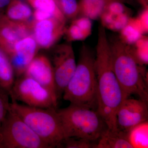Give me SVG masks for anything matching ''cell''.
Wrapping results in <instances>:
<instances>
[{
    "instance_id": "9c48e42d",
    "label": "cell",
    "mask_w": 148,
    "mask_h": 148,
    "mask_svg": "<svg viewBox=\"0 0 148 148\" xmlns=\"http://www.w3.org/2000/svg\"><path fill=\"white\" fill-rule=\"evenodd\" d=\"M148 119V103L140 99L129 97L123 101L117 110V128L127 132L132 127Z\"/></svg>"
},
{
    "instance_id": "5bb4252c",
    "label": "cell",
    "mask_w": 148,
    "mask_h": 148,
    "mask_svg": "<svg viewBox=\"0 0 148 148\" xmlns=\"http://www.w3.org/2000/svg\"><path fill=\"white\" fill-rule=\"evenodd\" d=\"M95 148H133L130 143L127 132L108 128L96 142Z\"/></svg>"
},
{
    "instance_id": "8992f818",
    "label": "cell",
    "mask_w": 148,
    "mask_h": 148,
    "mask_svg": "<svg viewBox=\"0 0 148 148\" xmlns=\"http://www.w3.org/2000/svg\"><path fill=\"white\" fill-rule=\"evenodd\" d=\"M0 148H51L10 109L1 130Z\"/></svg>"
},
{
    "instance_id": "603a6c76",
    "label": "cell",
    "mask_w": 148,
    "mask_h": 148,
    "mask_svg": "<svg viewBox=\"0 0 148 148\" xmlns=\"http://www.w3.org/2000/svg\"><path fill=\"white\" fill-rule=\"evenodd\" d=\"M56 1L59 9L66 19H74L78 16L79 5L77 0Z\"/></svg>"
},
{
    "instance_id": "4fadbf2b",
    "label": "cell",
    "mask_w": 148,
    "mask_h": 148,
    "mask_svg": "<svg viewBox=\"0 0 148 148\" xmlns=\"http://www.w3.org/2000/svg\"><path fill=\"white\" fill-rule=\"evenodd\" d=\"M23 75L35 80L58 99L53 66L51 61L46 56L36 55Z\"/></svg>"
},
{
    "instance_id": "4316f807",
    "label": "cell",
    "mask_w": 148,
    "mask_h": 148,
    "mask_svg": "<svg viewBox=\"0 0 148 148\" xmlns=\"http://www.w3.org/2000/svg\"><path fill=\"white\" fill-rule=\"evenodd\" d=\"M136 20L144 35L147 34L148 32V8H144L143 10L140 12L138 16L136 17Z\"/></svg>"
},
{
    "instance_id": "5b68a950",
    "label": "cell",
    "mask_w": 148,
    "mask_h": 148,
    "mask_svg": "<svg viewBox=\"0 0 148 148\" xmlns=\"http://www.w3.org/2000/svg\"><path fill=\"white\" fill-rule=\"evenodd\" d=\"M10 108L51 148L62 145L64 132L56 109L34 108L16 101L10 103Z\"/></svg>"
},
{
    "instance_id": "e0dca14e",
    "label": "cell",
    "mask_w": 148,
    "mask_h": 148,
    "mask_svg": "<svg viewBox=\"0 0 148 148\" xmlns=\"http://www.w3.org/2000/svg\"><path fill=\"white\" fill-rule=\"evenodd\" d=\"M130 17L131 13H116L106 10L100 19L101 24L105 29L119 32L127 24Z\"/></svg>"
},
{
    "instance_id": "f546056e",
    "label": "cell",
    "mask_w": 148,
    "mask_h": 148,
    "mask_svg": "<svg viewBox=\"0 0 148 148\" xmlns=\"http://www.w3.org/2000/svg\"><path fill=\"white\" fill-rule=\"evenodd\" d=\"M1 14H0V18H1Z\"/></svg>"
},
{
    "instance_id": "44dd1931",
    "label": "cell",
    "mask_w": 148,
    "mask_h": 148,
    "mask_svg": "<svg viewBox=\"0 0 148 148\" xmlns=\"http://www.w3.org/2000/svg\"><path fill=\"white\" fill-rule=\"evenodd\" d=\"M36 10L45 12L51 14L53 18L62 21L67 19L61 12L56 0H28Z\"/></svg>"
},
{
    "instance_id": "6da1fadb",
    "label": "cell",
    "mask_w": 148,
    "mask_h": 148,
    "mask_svg": "<svg viewBox=\"0 0 148 148\" xmlns=\"http://www.w3.org/2000/svg\"><path fill=\"white\" fill-rule=\"evenodd\" d=\"M95 69L97 80V110L112 130H117V110L125 95L112 66L111 52L106 29L101 24L98 29Z\"/></svg>"
},
{
    "instance_id": "83f0119b",
    "label": "cell",
    "mask_w": 148,
    "mask_h": 148,
    "mask_svg": "<svg viewBox=\"0 0 148 148\" xmlns=\"http://www.w3.org/2000/svg\"><path fill=\"white\" fill-rule=\"evenodd\" d=\"M34 20L36 21H41L48 18H53L50 14L38 10H36L34 13Z\"/></svg>"
},
{
    "instance_id": "52a82bcc",
    "label": "cell",
    "mask_w": 148,
    "mask_h": 148,
    "mask_svg": "<svg viewBox=\"0 0 148 148\" xmlns=\"http://www.w3.org/2000/svg\"><path fill=\"white\" fill-rule=\"evenodd\" d=\"M10 96L12 101H20L34 108L56 109L58 104V99L50 91L25 75L15 79Z\"/></svg>"
},
{
    "instance_id": "d6986e66",
    "label": "cell",
    "mask_w": 148,
    "mask_h": 148,
    "mask_svg": "<svg viewBox=\"0 0 148 148\" xmlns=\"http://www.w3.org/2000/svg\"><path fill=\"white\" fill-rule=\"evenodd\" d=\"M32 14V10L27 4L19 0H14L8 6L6 16L13 21L25 22Z\"/></svg>"
},
{
    "instance_id": "2e32d148",
    "label": "cell",
    "mask_w": 148,
    "mask_h": 148,
    "mask_svg": "<svg viewBox=\"0 0 148 148\" xmlns=\"http://www.w3.org/2000/svg\"><path fill=\"white\" fill-rule=\"evenodd\" d=\"M15 75L8 56L0 49V87L9 93L15 80Z\"/></svg>"
},
{
    "instance_id": "8fae6325",
    "label": "cell",
    "mask_w": 148,
    "mask_h": 148,
    "mask_svg": "<svg viewBox=\"0 0 148 148\" xmlns=\"http://www.w3.org/2000/svg\"><path fill=\"white\" fill-rule=\"evenodd\" d=\"M66 23L54 18L32 21L33 36L38 47L48 49L54 45L64 34Z\"/></svg>"
},
{
    "instance_id": "d4e9b609",
    "label": "cell",
    "mask_w": 148,
    "mask_h": 148,
    "mask_svg": "<svg viewBox=\"0 0 148 148\" xmlns=\"http://www.w3.org/2000/svg\"><path fill=\"white\" fill-rule=\"evenodd\" d=\"M9 93L5 89L0 87V140L2 125L10 109Z\"/></svg>"
},
{
    "instance_id": "ffe728a7",
    "label": "cell",
    "mask_w": 148,
    "mask_h": 148,
    "mask_svg": "<svg viewBox=\"0 0 148 148\" xmlns=\"http://www.w3.org/2000/svg\"><path fill=\"white\" fill-rule=\"evenodd\" d=\"M121 40L128 45H132L143 36L142 29L135 18L130 17L127 24L119 32Z\"/></svg>"
},
{
    "instance_id": "484cf974",
    "label": "cell",
    "mask_w": 148,
    "mask_h": 148,
    "mask_svg": "<svg viewBox=\"0 0 148 148\" xmlns=\"http://www.w3.org/2000/svg\"><path fill=\"white\" fill-rule=\"evenodd\" d=\"M63 143L66 148H95L96 143L79 138H69L64 139Z\"/></svg>"
},
{
    "instance_id": "9a60e30c",
    "label": "cell",
    "mask_w": 148,
    "mask_h": 148,
    "mask_svg": "<svg viewBox=\"0 0 148 148\" xmlns=\"http://www.w3.org/2000/svg\"><path fill=\"white\" fill-rule=\"evenodd\" d=\"M114 1L115 0H79L78 16H86L92 20L100 19L109 4Z\"/></svg>"
},
{
    "instance_id": "30bf717a",
    "label": "cell",
    "mask_w": 148,
    "mask_h": 148,
    "mask_svg": "<svg viewBox=\"0 0 148 148\" xmlns=\"http://www.w3.org/2000/svg\"><path fill=\"white\" fill-rule=\"evenodd\" d=\"M33 35L32 21L11 20L6 15L0 18V49L7 54L13 49L16 43L25 37Z\"/></svg>"
},
{
    "instance_id": "ac0fdd59",
    "label": "cell",
    "mask_w": 148,
    "mask_h": 148,
    "mask_svg": "<svg viewBox=\"0 0 148 148\" xmlns=\"http://www.w3.org/2000/svg\"><path fill=\"white\" fill-rule=\"evenodd\" d=\"M130 143L133 148L148 147V122H143L127 132Z\"/></svg>"
},
{
    "instance_id": "cb8c5ba5",
    "label": "cell",
    "mask_w": 148,
    "mask_h": 148,
    "mask_svg": "<svg viewBox=\"0 0 148 148\" xmlns=\"http://www.w3.org/2000/svg\"><path fill=\"white\" fill-rule=\"evenodd\" d=\"M64 34L69 42L82 41L85 40L89 36L73 21H72L69 27L66 28Z\"/></svg>"
},
{
    "instance_id": "7a4b0ae2",
    "label": "cell",
    "mask_w": 148,
    "mask_h": 148,
    "mask_svg": "<svg viewBox=\"0 0 148 148\" xmlns=\"http://www.w3.org/2000/svg\"><path fill=\"white\" fill-rule=\"evenodd\" d=\"M108 40L113 69L125 97L136 95L148 103V74L145 66L137 63L130 45L123 42L119 36H112Z\"/></svg>"
},
{
    "instance_id": "277c9868",
    "label": "cell",
    "mask_w": 148,
    "mask_h": 148,
    "mask_svg": "<svg viewBox=\"0 0 148 148\" xmlns=\"http://www.w3.org/2000/svg\"><path fill=\"white\" fill-rule=\"evenodd\" d=\"M57 112L62 123L64 139L81 138L96 143L108 128L96 109L71 104Z\"/></svg>"
},
{
    "instance_id": "7c38bea8",
    "label": "cell",
    "mask_w": 148,
    "mask_h": 148,
    "mask_svg": "<svg viewBox=\"0 0 148 148\" xmlns=\"http://www.w3.org/2000/svg\"><path fill=\"white\" fill-rule=\"evenodd\" d=\"M38 44L33 35L19 40L7 54L16 78L23 75L29 64L36 55Z\"/></svg>"
},
{
    "instance_id": "f1b7e54d",
    "label": "cell",
    "mask_w": 148,
    "mask_h": 148,
    "mask_svg": "<svg viewBox=\"0 0 148 148\" xmlns=\"http://www.w3.org/2000/svg\"><path fill=\"white\" fill-rule=\"evenodd\" d=\"M123 2H131V0H122Z\"/></svg>"
},
{
    "instance_id": "3957f363",
    "label": "cell",
    "mask_w": 148,
    "mask_h": 148,
    "mask_svg": "<svg viewBox=\"0 0 148 148\" xmlns=\"http://www.w3.org/2000/svg\"><path fill=\"white\" fill-rule=\"evenodd\" d=\"M95 54L83 45L75 73L64 90L63 98L70 104L97 110V80Z\"/></svg>"
},
{
    "instance_id": "ba28073f",
    "label": "cell",
    "mask_w": 148,
    "mask_h": 148,
    "mask_svg": "<svg viewBox=\"0 0 148 148\" xmlns=\"http://www.w3.org/2000/svg\"><path fill=\"white\" fill-rule=\"evenodd\" d=\"M52 65L58 99L61 96L76 68L73 49L71 43L56 46L53 50Z\"/></svg>"
},
{
    "instance_id": "7402d4cb",
    "label": "cell",
    "mask_w": 148,
    "mask_h": 148,
    "mask_svg": "<svg viewBox=\"0 0 148 148\" xmlns=\"http://www.w3.org/2000/svg\"><path fill=\"white\" fill-rule=\"evenodd\" d=\"M131 52L139 65L145 66L148 64V38L144 35L132 45L130 46Z\"/></svg>"
}]
</instances>
